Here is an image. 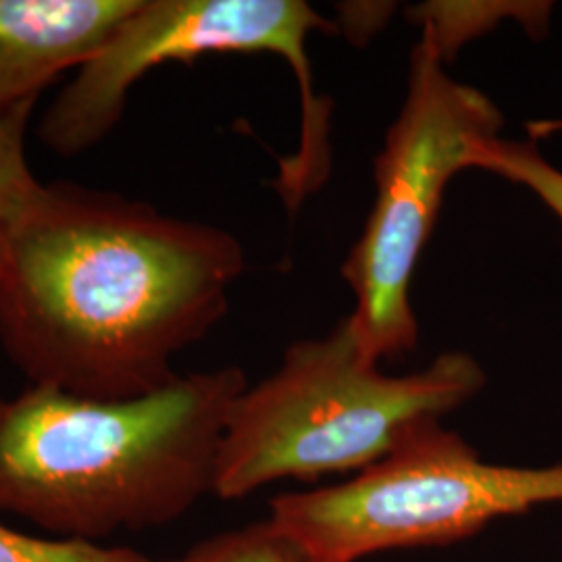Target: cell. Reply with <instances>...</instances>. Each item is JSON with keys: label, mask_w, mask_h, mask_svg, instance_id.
Here are the masks:
<instances>
[{"label": "cell", "mask_w": 562, "mask_h": 562, "mask_svg": "<svg viewBox=\"0 0 562 562\" xmlns=\"http://www.w3.org/2000/svg\"><path fill=\"white\" fill-rule=\"evenodd\" d=\"M334 30L336 23L304 0H138L50 102L38 138L59 157H78L113 134L132 88L148 71L204 55L271 53L290 65L301 88V148L281 161L276 180L296 211L329 173V109L313 88L308 36Z\"/></svg>", "instance_id": "obj_4"}, {"label": "cell", "mask_w": 562, "mask_h": 562, "mask_svg": "<svg viewBox=\"0 0 562 562\" xmlns=\"http://www.w3.org/2000/svg\"><path fill=\"white\" fill-rule=\"evenodd\" d=\"M238 367L180 375L132 401L27 385L0 396V515L97 542L181 519L215 490Z\"/></svg>", "instance_id": "obj_2"}, {"label": "cell", "mask_w": 562, "mask_h": 562, "mask_svg": "<svg viewBox=\"0 0 562 562\" xmlns=\"http://www.w3.org/2000/svg\"><path fill=\"white\" fill-rule=\"evenodd\" d=\"M550 503H562V462H485L434 422L348 482L273 498L269 519L322 562H357L394 548L461 542Z\"/></svg>", "instance_id": "obj_6"}, {"label": "cell", "mask_w": 562, "mask_h": 562, "mask_svg": "<svg viewBox=\"0 0 562 562\" xmlns=\"http://www.w3.org/2000/svg\"><path fill=\"white\" fill-rule=\"evenodd\" d=\"M485 382L482 364L457 350L422 371L385 375L346 317L323 338L294 341L269 378L241 392L213 494L240 501L281 480L361 473L473 401Z\"/></svg>", "instance_id": "obj_3"}, {"label": "cell", "mask_w": 562, "mask_h": 562, "mask_svg": "<svg viewBox=\"0 0 562 562\" xmlns=\"http://www.w3.org/2000/svg\"><path fill=\"white\" fill-rule=\"evenodd\" d=\"M138 0H0V120L80 69Z\"/></svg>", "instance_id": "obj_7"}, {"label": "cell", "mask_w": 562, "mask_h": 562, "mask_svg": "<svg viewBox=\"0 0 562 562\" xmlns=\"http://www.w3.org/2000/svg\"><path fill=\"white\" fill-rule=\"evenodd\" d=\"M155 562V561H153ZM161 562H322L271 519L217 533Z\"/></svg>", "instance_id": "obj_9"}, {"label": "cell", "mask_w": 562, "mask_h": 562, "mask_svg": "<svg viewBox=\"0 0 562 562\" xmlns=\"http://www.w3.org/2000/svg\"><path fill=\"white\" fill-rule=\"evenodd\" d=\"M240 240L120 192L41 183L0 273V348L30 385L90 401L155 394L229 311Z\"/></svg>", "instance_id": "obj_1"}, {"label": "cell", "mask_w": 562, "mask_h": 562, "mask_svg": "<svg viewBox=\"0 0 562 562\" xmlns=\"http://www.w3.org/2000/svg\"><path fill=\"white\" fill-rule=\"evenodd\" d=\"M471 169H485L527 188L562 222V171L543 159L538 144L504 138L483 142Z\"/></svg>", "instance_id": "obj_11"}, {"label": "cell", "mask_w": 562, "mask_h": 562, "mask_svg": "<svg viewBox=\"0 0 562 562\" xmlns=\"http://www.w3.org/2000/svg\"><path fill=\"white\" fill-rule=\"evenodd\" d=\"M498 106L443 71L440 50L422 36L408 88L375 159V202L341 276L355 294L348 315L362 350L398 359L415 350L419 323L411 281L431 238L448 183L471 169L483 142L501 138Z\"/></svg>", "instance_id": "obj_5"}, {"label": "cell", "mask_w": 562, "mask_h": 562, "mask_svg": "<svg viewBox=\"0 0 562 562\" xmlns=\"http://www.w3.org/2000/svg\"><path fill=\"white\" fill-rule=\"evenodd\" d=\"M0 562H153L125 546L83 540H46L15 531L0 522Z\"/></svg>", "instance_id": "obj_12"}, {"label": "cell", "mask_w": 562, "mask_h": 562, "mask_svg": "<svg viewBox=\"0 0 562 562\" xmlns=\"http://www.w3.org/2000/svg\"><path fill=\"white\" fill-rule=\"evenodd\" d=\"M34 106H23L0 120V273L21 215L42 183L30 169L25 155V136Z\"/></svg>", "instance_id": "obj_10"}, {"label": "cell", "mask_w": 562, "mask_h": 562, "mask_svg": "<svg viewBox=\"0 0 562 562\" xmlns=\"http://www.w3.org/2000/svg\"><path fill=\"white\" fill-rule=\"evenodd\" d=\"M415 15L423 23L422 36L446 60L469 38L482 36L504 20L519 21L531 36H542L550 27L552 2H429Z\"/></svg>", "instance_id": "obj_8"}]
</instances>
